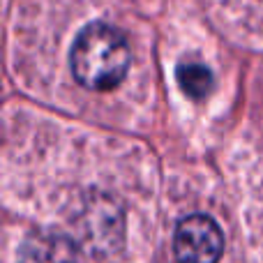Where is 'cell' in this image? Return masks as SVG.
<instances>
[{
    "label": "cell",
    "instance_id": "obj_1",
    "mask_svg": "<svg viewBox=\"0 0 263 263\" xmlns=\"http://www.w3.org/2000/svg\"><path fill=\"white\" fill-rule=\"evenodd\" d=\"M132 53L125 35L109 23H90L77 35L69 53L72 74L83 88L106 92L129 72Z\"/></svg>",
    "mask_w": 263,
    "mask_h": 263
},
{
    "label": "cell",
    "instance_id": "obj_2",
    "mask_svg": "<svg viewBox=\"0 0 263 263\" xmlns=\"http://www.w3.org/2000/svg\"><path fill=\"white\" fill-rule=\"evenodd\" d=\"M222 250L224 238L213 217L190 215L178 224L173 236V254L178 263H217Z\"/></svg>",
    "mask_w": 263,
    "mask_h": 263
},
{
    "label": "cell",
    "instance_id": "obj_3",
    "mask_svg": "<svg viewBox=\"0 0 263 263\" xmlns=\"http://www.w3.org/2000/svg\"><path fill=\"white\" fill-rule=\"evenodd\" d=\"M18 263H83L77 242L53 231H37L23 240Z\"/></svg>",
    "mask_w": 263,
    "mask_h": 263
},
{
    "label": "cell",
    "instance_id": "obj_4",
    "mask_svg": "<svg viewBox=\"0 0 263 263\" xmlns=\"http://www.w3.org/2000/svg\"><path fill=\"white\" fill-rule=\"evenodd\" d=\"M176 81L182 88L187 97L192 100H203L215 86V77L203 63H194V60H187L180 63L176 69Z\"/></svg>",
    "mask_w": 263,
    "mask_h": 263
}]
</instances>
